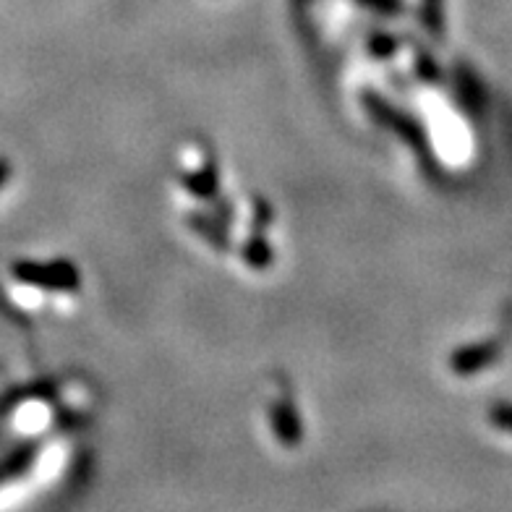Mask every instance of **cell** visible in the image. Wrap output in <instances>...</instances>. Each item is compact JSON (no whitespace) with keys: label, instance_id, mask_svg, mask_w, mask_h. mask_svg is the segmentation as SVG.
<instances>
[{"label":"cell","instance_id":"6da1fadb","mask_svg":"<svg viewBox=\"0 0 512 512\" xmlns=\"http://www.w3.org/2000/svg\"><path fill=\"white\" fill-rule=\"evenodd\" d=\"M494 356H497V345L494 343L476 345V348H468V351L455 356V369L463 371V374H471V371H479L486 364H492Z\"/></svg>","mask_w":512,"mask_h":512},{"label":"cell","instance_id":"7a4b0ae2","mask_svg":"<svg viewBox=\"0 0 512 512\" xmlns=\"http://www.w3.org/2000/svg\"><path fill=\"white\" fill-rule=\"evenodd\" d=\"M492 421L499 426V429L512 432V405H497V408L492 411Z\"/></svg>","mask_w":512,"mask_h":512},{"label":"cell","instance_id":"3957f363","mask_svg":"<svg viewBox=\"0 0 512 512\" xmlns=\"http://www.w3.org/2000/svg\"><path fill=\"white\" fill-rule=\"evenodd\" d=\"M3 176H6V170H0V178H3Z\"/></svg>","mask_w":512,"mask_h":512}]
</instances>
